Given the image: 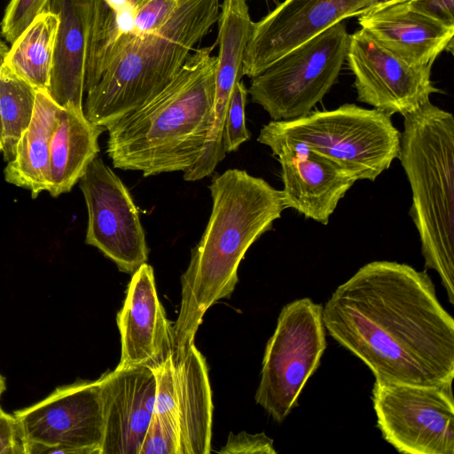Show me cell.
Instances as JSON below:
<instances>
[{
  "label": "cell",
  "instance_id": "1",
  "mask_svg": "<svg viewBox=\"0 0 454 454\" xmlns=\"http://www.w3.org/2000/svg\"><path fill=\"white\" fill-rule=\"evenodd\" d=\"M323 322L375 380L453 381L454 320L427 271L396 262L366 263L333 293Z\"/></svg>",
  "mask_w": 454,
  "mask_h": 454
},
{
  "label": "cell",
  "instance_id": "2",
  "mask_svg": "<svg viewBox=\"0 0 454 454\" xmlns=\"http://www.w3.org/2000/svg\"><path fill=\"white\" fill-rule=\"evenodd\" d=\"M212 211L181 276V303L172 324L173 351L194 344L206 311L229 297L248 248L272 228L285 208L281 191L246 170L231 168L212 178Z\"/></svg>",
  "mask_w": 454,
  "mask_h": 454
},
{
  "label": "cell",
  "instance_id": "3",
  "mask_svg": "<svg viewBox=\"0 0 454 454\" xmlns=\"http://www.w3.org/2000/svg\"><path fill=\"white\" fill-rule=\"evenodd\" d=\"M214 48L190 54L158 94L106 128V153L115 168L147 177L184 173L197 162L212 122Z\"/></svg>",
  "mask_w": 454,
  "mask_h": 454
},
{
  "label": "cell",
  "instance_id": "4",
  "mask_svg": "<svg viewBox=\"0 0 454 454\" xmlns=\"http://www.w3.org/2000/svg\"><path fill=\"white\" fill-rule=\"evenodd\" d=\"M397 159L412 193L410 215L427 268L454 305V118L427 101L403 115Z\"/></svg>",
  "mask_w": 454,
  "mask_h": 454
},
{
  "label": "cell",
  "instance_id": "5",
  "mask_svg": "<svg viewBox=\"0 0 454 454\" xmlns=\"http://www.w3.org/2000/svg\"><path fill=\"white\" fill-rule=\"evenodd\" d=\"M219 12V0H181L160 30L136 35L86 93L85 116L106 130L114 121L158 94L217 21Z\"/></svg>",
  "mask_w": 454,
  "mask_h": 454
},
{
  "label": "cell",
  "instance_id": "6",
  "mask_svg": "<svg viewBox=\"0 0 454 454\" xmlns=\"http://www.w3.org/2000/svg\"><path fill=\"white\" fill-rule=\"evenodd\" d=\"M400 135L387 114L344 104L294 120L270 121L257 140L301 144L340 165L356 181H374L398 157Z\"/></svg>",
  "mask_w": 454,
  "mask_h": 454
},
{
  "label": "cell",
  "instance_id": "7",
  "mask_svg": "<svg viewBox=\"0 0 454 454\" xmlns=\"http://www.w3.org/2000/svg\"><path fill=\"white\" fill-rule=\"evenodd\" d=\"M349 34L344 21L307 40L251 78L247 92L272 121L311 112L337 82L346 60Z\"/></svg>",
  "mask_w": 454,
  "mask_h": 454
},
{
  "label": "cell",
  "instance_id": "8",
  "mask_svg": "<svg viewBox=\"0 0 454 454\" xmlns=\"http://www.w3.org/2000/svg\"><path fill=\"white\" fill-rule=\"evenodd\" d=\"M325 348L322 305L301 298L282 308L265 348L255 394L256 403L274 420L282 422L297 405Z\"/></svg>",
  "mask_w": 454,
  "mask_h": 454
},
{
  "label": "cell",
  "instance_id": "9",
  "mask_svg": "<svg viewBox=\"0 0 454 454\" xmlns=\"http://www.w3.org/2000/svg\"><path fill=\"white\" fill-rule=\"evenodd\" d=\"M452 383L375 380L372 399L383 438L401 453L453 454Z\"/></svg>",
  "mask_w": 454,
  "mask_h": 454
},
{
  "label": "cell",
  "instance_id": "10",
  "mask_svg": "<svg viewBox=\"0 0 454 454\" xmlns=\"http://www.w3.org/2000/svg\"><path fill=\"white\" fill-rule=\"evenodd\" d=\"M13 415L25 454H101L104 411L98 380L59 386Z\"/></svg>",
  "mask_w": 454,
  "mask_h": 454
},
{
  "label": "cell",
  "instance_id": "11",
  "mask_svg": "<svg viewBox=\"0 0 454 454\" xmlns=\"http://www.w3.org/2000/svg\"><path fill=\"white\" fill-rule=\"evenodd\" d=\"M157 381L149 426L158 429L176 454L211 451L212 394L205 357L195 344L172 353L153 369Z\"/></svg>",
  "mask_w": 454,
  "mask_h": 454
},
{
  "label": "cell",
  "instance_id": "12",
  "mask_svg": "<svg viewBox=\"0 0 454 454\" xmlns=\"http://www.w3.org/2000/svg\"><path fill=\"white\" fill-rule=\"evenodd\" d=\"M87 211L86 244L118 269L133 274L147 262L149 249L139 211L121 179L97 156L79 180Z\"/></svg>",
  "mask_w": 454,
  "mask_h": 454
},
{
  "label": "cell",
  "instance_id": "13",
  "mask_svg": "<svg viewBox=\"0 0 454 454\" xmlns=\"http://www.w3.org/2000/svg\"><path fill=\"white\" fill-rule=\"evenodd\" d=\"M346 59L357 100L389 116L413 112L441 92L431 81L432 66L408 64L362 28L349 35Z\"/></svg>",
  "mask_w": 454,
  "mask_h": 454
},
{
  "label": "cell",
  "instance_id": "14",
  "mask_svg": "<svg viewBox=\"0 0 454 454\" xmlns=\"http://www.w3.org/2000/svg\"><path fill=\"white\" fill-rule=\"evenodd\" d=\"M370 0H284L253 22L243 75L253 78L288 51L349 17Z\"/></svg>",
  "mask_w": 454,
  "mask_h": 454
},
{
  "label": "cell",
  "instance_id": "15",
  "mask_svg": "<svg viewBox=\"0 0 454 454\" xmlns=\"http://www.w3.org/2000/svg\"><path fill=\"white\" fill-rule=\"evenodd\" d=\"M257 141L269 146L280 163L285 208H293L326 225L356 179L337 163L301 144L275 138Z\"/></svg>",
  "mask_w": 454,
  "mask_h": 454
},
{
  "label": "cell",
  "instance_id": "16",
  "mask_svg": "<svg viewBox=\"0 0 454 454\" xmlns=\"http://www.w3.org/2000/svg\"><path fill=\"white\" fill-rule=\"evenodd\" d=\"M98 381L104 411L101 454H138L154 409L153 370L145 365L116 367Z\"/></svg>",
  "mask_w": 454,
  "mask_h": 454
},
{
  "label": "cell",
  "instance_id": "17",
  "mask_svg": "<svg viewBox=\"0 0 454 454\" xmlns=\"http://www.w3.org/2000/svg\"><path fill=\"white\" fill-rule=\"evenodd\" d=\"M116 322L121 346L117 368L154 369L172 353V323L157 294L153 269L146 262L132 274Z\"/></svg>",
  "mask_w": 454,
  "mask_h": 454
},
{
  "label": "cell",
  "instance_id": "18",
  "mask_svg": "<svg viewBox=\"0 0 454 454\" xmlns=\"http://www.w3.org/2000/svg\"><path fill=\"white\" fill-rule=\"evenodd\" d=\"M361 28L390 52L415 67L433 66L443 51L453 49L454 27L395 4L358 16Z\"/></svg>",
  "mask_w": 454,
  "mask_h": 454
},
{
  "label": "cell",
  "instance_id": "19",
  "mask_svg": "<svg viewBox=\"0 0 454 454\" xmlns=\"http://www.w3.org/2000/svg\"><path fill=\"white\" fill-rule=\"evenodd\" d=\"M47 10L59 18L47 91L59 106L83 110L90 1L50 0Z\"/></svg>",
  "mask_w": 454,
  "mask_h": 454
},
{
  "label": "cell",
  "instance_id": "20",
  "mask_svg": "<svg viewBox=\"0 0 454 454\" xmlns=\"http://www.w3.org/2000/svg\"><path fill=\"white\" fill-rule=\"evenodd\" d=\"M105 128L93 124L83 110L61 107L50 144L48 192H69L98 156V137Z\"/></svg>",
  "mask_w": 454,
  "mask_h": 454
},
{
  "label": "cell",
  "instance_id": "21",
  "mask_svg": "<svg viewBox=\"0 0 454 454\" xmlns=\"http://www.w3.org/2000/svg\"><path fill=\"white\" fill-rule=\"evenodd\" d=\"M60 108L46 90H36L32 120L4 171L7 183L29 190L34 199L49 189L50 144Z\"/></svg>",
  "mask_w": 454,
  "mask_h": 454
},
{
  "label": "cell",
  "instance_id": "22",
  "mask_svg": "<svg viewBox=\"0 0 454 454\" xmlns=\"http://www.w3.org/2000/svg\"><path fill=\"white\" fill-rule=\"evenodd\" d=\"M213 112L226 114L234 85L243 76V60L253 21L246 0H224L219 16Z\"/></svg>",
  "mask_w": 454,
  "mask_h": 454
},
{
  "label": "cell",
  "instance_id": "23",
  "mask_svg": "<svg viewBox=\"0 0 454 454\" xmlns=\"http://www.w3.org/2000/svg\"><path fill=\"white\" fill-rule=\"evenodd\" d=\"M59 18L46 10L11 44L4 64L36 90H48Z\"/></svg>",
  "mask_w": 454,
  "mask_h": 454
},
{
  "label": "cell",
  "instance_id": "24",
  "mask_svg": "<svg viewBox=\"0 0 454 454\" xmlns=\"http://www.w3.org/2000/svg\"><path fill=\"white\" fill-rule=\"evenodd\" d=\"M36 90L5 64L0 68L2 153L7 162L13 159L17 144L32 120Z\"/></svg>",
  "mask_w": 454,
  "mask_h": 454
},
{
  "label": "cell",
  "instance_id": "25",
  "mask_svg": "<svg viewBox=\"0 0 454 454\" xmlns=\"http://www.w3.org/2000/svg\"><path fill=\"white\" fill-rule=\"evenodd\" d=\"M247 94V89L242 81L234 85L223 129L222 144L225 153L237 151L251 137L246 125L245 107Z\"/></svg>",
  "mask_w": 454,
  "mask_h": 454
},
{
  "label": "cell",
  "instance_id": "26",
  "mask_svg": "<svg viewBox=\"0 0 454 454\" xmlns=\"http://www.w3.org/2000/svg\"><path fill=\"white\" fill-rule=\"evenodd\" d=\"M50 0H11L1 24V33L12 44L31 23L47 10Z\"/></svg>",
  "mask_w": 454,
  "mask_h": 454
},
{
  "label": "cell",
  "instance_id": "27",
  "mask_svg": "<svg viewBox=\"0 0 454 454\" xmlns=\"http://www.w3.org/2000/svg\"><path fill=\"white\" fill-rule=\"evenodd\" d=\"M181 0H138L134 6L135 32L138 35L160 30L173 17Z\"/></svg>",
  "mask_w": 454,
  "mask_h": 454
},
{
  "label": "cell",
  "instance_id": "28",
  "mask_svg": "<svg viewBox=\"0 0 454 454\" xmlns=\"http://www.w3.org/2000/svg\"><path fill=\"white\" fill-rule=\"evenodd\" d=\"M221 454H275L273 440L264 433H230L226 444L218 451Z\"/></svg>",
  "mask_w": 454,
  "mask_h": 454
},
{
  "label": "cell",
  "instance_id": "29",
  "mask_svg": "<svg viewBox=\"0 0 454 454\" xmlns=\"http://www.w3.org/2000/svg\"><path fill=\"white\" fill-rule=\"evenodd\" d=\"M0 454H25L24 440L15 416L0 406Z\"/></svg>",
  "mask_w": 454,
  "mask_h": 454
},
{
  "label": "cell",
  "instance_id": "30",
  "mask_svg": "<svg viewBox=\"0 0 454 454\" xmlns=\"http://www.w3.org/2000/svg\"><path fill=\"white\" fill-rule=\"evenodd\" d=\"M408 4L417 12L454 27V0H413Z\"/></svg>",
  "mask_w": 454,
  "mask_h": 454
},
{
  "label": "cell",
  "instance_id": "31",
  "mask_svg": "<svg viewBox=\"0 0 454 454\" xmlns=\"http://www.w3.org/2000/svg\"><path fill=\"white\" fill-rule=\"evenodd\" d=\"M411 1L413 0H370L367 4L359 12L357 16L380 10L391 4L408 3Z\"/></svg>",
  "mask_w": 454,
  "mask_h": 454
},
{
  "label": "cell",
  "instance_id": "32",
  "mask_svg": "<svg viewBox=\"0 0 454 454\" xmlns=\"http://www.w3.org/2000/svg\"><path fill=\"white\" fill-rule=\"evenodd\" d=\"M9 47L7 44L0 38V68L4 64L6 56L9 51ZM3 150V130H2V124H1V119H0V152Z\"/></svg>",
  "mask_w": 454,
  "mask_h": 454
},
{
  "label": "cell",
  "instance_id": "33",
  "mask_svg": "<svg viewBox=\"0 0 454 454\" xmlns=\"http://www.w3.org/2000/svg\"><path fill=\"white\" fill-rule=\"evenodd\" d=\"M107 2V4L114 7V8H118V7H123V6H126V5H132V6H135L136 3L138 1V0H106Z\"/></svg>",
  "mask_w": 454,
  "mask_h": 454
},
{
  "label": "cell",
  "instance_id": "34",
  "mask_svg": "<svg viewBox=\"0 0 454 454\" xmlns=\"http://www.w3.org/2000/svg\"><path fill=\"white\" fill-rule=\"evenodd\" d=\"M6 389V382H5V379L4 378V376L0 373V397L2 396V395L4 394V392L5 391Z\"/></svg>",
  "mask_w": 454,
  "mask_h": 454
}]
</instances>
